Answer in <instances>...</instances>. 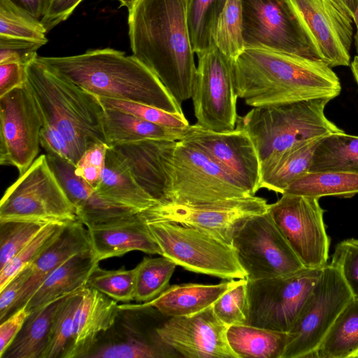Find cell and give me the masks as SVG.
<instances>
[{
  "instance_id": "6da1fadb",
  "label": "cell",
  "mask_w": 358,
  "mask_h": 358,
  "mask_svg": "<svg viewBox=\"0 0 358 358\" xmlns=\"http://www.w3.org/2000/svg\"><path fill=\"white\" fill-rule=\"evenodd\" d=\"M187 0H139L129 11L133 55L181 105L191 99L197 72L186 20Z\"/></svg>"
},
{
  "instance_id": "7a4b0ae2",
  "label": "cell",
  "mask_w": 358,
  "mask_h": 358,
  "mask_svg": "<svg viewBox=\"0 0 358 358\" xmlns=\"http://www.w3.org/2000/svg\"><path fill=\"white\" fill-rule=\"evenodd\" d=\"M231 65L238 97L253 108L317 98L333 99L341 91L338 77L323 61L245 48Z\"/></svg>"
},
{
  "instance_id": "3957f363",
  "label": "cell",
  "mask_w": 358,
  "mask_h": 358,
  "mask_svg": "<svg viewBox=\"0 0 358 358\" xmlns=\"http://www.w3.org/2000/svg\"><path fill=\"white\" fill-rule=\"evenodd\" d=\"M36 59L57 76L98 97L143 103L183 114L159 78L134 55L112 48L87 50L67 57Z\"/></svg>"
},
{
  "instance_id": "277c9868",
  "label": "cell",
  "mask_w": 358,
  "mask_h": 358,
  "mask_svg": "<svg viewBox=\"0 0 358 358\" xmlns=\"http://www.w3.org/2000/svg\"><path fill=\"white\" fill-rule=\"evenodd\" d=\"M26 84L43 124L60 131L69 143L76 164L98 143L108 144L105 108L99 98L48 70L36 59L26 67Z\"/></svg>"
},
{
  "instance_id": "5b68a950",
  "label": "cell",
  "mask_w": 358,
  "mask_h": 358,
  "mask_svg": "<svg viewBox=\"0 0 358 358\" xmlns=\"http://www.w3.org/2000/svg\"><path fill=\"white\" fill-rule=\"evenodd\" d=\"M331 100L317 98L254 107L245 115L238 116L236 127L251 138L262 168L300 143L345 133L324 114Z\"/></svg>"
},
{
  "instance_id": "8992f818",
  "label": "cell",
  "mask_w": 358,
  "mask_h": 358,
  "mask_svg": "<svg viewBox=\"0 0 358 358\" xmlns=\"http://www.w3.org/2000/svg\"><path fill=\"white\" fill-rule=\"evenodd\" d=\"M78 220L76 208L50 167L46 155H40L20 175L6 190L0 203V222L48 224Z\"/></svg>"
},
{
  "instance_id": "52a82bcc",
  "label": "cell",
  "mask_w": 358,
  "mask_h": 358,
  "mask_svg": "<svg viewBox=\"0 0 358 358\" xmlns=\"http://www.w3.org/2000/svg\"><path fill=\"white\" fill-rule=\"evenodd\" d=\"M147 224L162 256L177 265L226 280L246 278L233 246L192 227L166 221Z\"/></svg>"
},
{
  "instance_id": "ba28073f",
  "label": "cell",
  "mask_w": 358,
  "mask_h": 358,
  "mask_svg": "<svg viewBox=\"0 0 358 358\" xmlns=\"http://www.w3.org/2000/svg\"><path fill=\"white\" fill-rule=\"evenodd\" d=\"M245 48H261L323 61L288 0H241Z\"/></svg>"
},
{
  "instance_id": "9c48e42d",
  "label": "cell",
  "mask_w": 358,
  "mask_h": 358,
  "mask_svg": "<svg viewBox=\"0 0 358 358\" xmlns=\"http://www.w3.org/2000/svg\"><path fill=\"white\" fill-rule=\"evenodd\" d=\"M353 299L338 268L323 266L294 323L287 332L282 358L315 357V352L334 320Z\"/></svg>"
},
{
  "instance_id": "30bf717a",
  "label": "cell",
  "mask_w": 358,
  "mask_h": 358,
  "mask_svg": "<svg viewBox=\"0 0 358 358\" xmlns=\"http://www.w3.org/2000/svg\"><path fill=\"white\" fill-rule=\"evenodd\" d=\"M322 268H303L286 275L247 280L248 310L245 324L287 333Z\"/></svg>"
},
{
  "instance_id": "8fae6325",
  "label": "cell",
  "mask_w": 358,
  "mask_h": 358,
  "mask_svg": "<svg viewBox=\"0 0 358 358\" xmlns=\"http://www.w3.org/2000/svg\"><path fill=\"white\" fill-rule=\"evenodd\" d=\"M248 196L252 195L204 152L188 142L177 141L165 202L194 204Z\"/></svg>"
},
{
  "instance_id": "7c38bea8",
  "label": "cell",
  "mask_w": 358,
  "mask_h": 358,
  "mask_svg": "<svg viewBox=\"0 0 358 358\" xmlns=\"http://www.w3.org/2000/svg\"><path fill=\"white\" fill-rule=\"evenodd\" d=\"M248 280L286 275L305 268L268 211L248 218L232 240Z\"/></svg>"
},
{
  "instance_id": "4fadbf2b",
  "label": "cell",
  "mask_w": 358,
  "mask_h": 358,
  "mask_svg": "<svg viewBox=\"0 0 358 358\" xmlns=\"http://www.w3.org/2000/svg\"><path fill=\"white\" fill-rule=\"evenodd\" d=\"M269 205L255 195L194 204L157 203L140 214L146 222L166 221L192 227L232 246L243 223L268 211Z\"/></svg>"
},
{
  "instance_id": "5bb4252c",
  "label": "cell",
  "mask_w": 358,
  "mask_h": 358,
  "mask_svg": "<svg viewBox=\"0 0 358 358\" xmlns=\"http://www.w3.org/2000/svg\"><path fill=\"white\" fill-rule=\"evenodd\" d=\"M192 100L196 124L227 132L235 129L238 98L234 87L232 61L214 48L200 57Z\"/></svg>"
},
{
  "instance_id": "9a60e30c",
  "label": "cell",
  "mask_w": 358,
  "mask_h": 358,
  "mask_svg": "<svg viewBox=\"0 0 358 358\" xmlns=\"http://www.w3.org/2000/svg\"><path fill=\"white\" fill-rule=\"evenodd\" d=\"M318 199L285 193L268 212L305 268L327 264L330 239Z\"/></svg>"
},
{
  "instance_id": "2e32d148",
  "label": "cell",
  "mask_w": 358,
  "mask_h": 358,
  "mask_svg": "<svg viewBox=\"0 0 358 358\" xmlns=\"http://www.w3.org/2000/svg\"><path fill=\"white\" fill-rule=\"evenodd\" d=\"M0 164L20 175L34 162L43 121L26 83L0 96Z\"/></svg>"
},
{
  "instance_id": "e0dca14e",
  "label": "cell",
  "mask_w": 358,
  "mask_h": 358,
  "mask_svg": "<svg viewBox=\"0 0 358 358\" xmlns=\"http://www.w3.org/2000/svg\"><path fill=\"white\" fill-rule=\"evenodd\" d=\"M180 141L204 152L250 195L261 189V164L248 133L236 127L227 132L206 129L194 124L187 127Z\"/></svg>"
},
{
  "instance_id": "ac0fdd59",
  "label": "cell",
  "mask_w": 358,
  "mask_h": 358,
  "mask_svg": "<svg viewBox=\"0 0 358 358\" xmlns=\"http://www.w3.org/2000/svg\"><path fill=\"white\" fill-rule=\"evenodd\" d=\"M330 67L349 66L352 17L334 0H288Z\"/></svg>"
},
{
  "instance_id": "d6986e66",
  "label": "cell",
  "mask_w": 358,
  "mask_h": 358,
  "mask_svg": "<svg viewBox=\"0 0 358 358\" xmlns=\"http://www.w3.org/2000/svg\"><path fill=\"white\" fill-rule=\"evenodd\" d=\"M228 327L211 306L191 315L169 317L157 327V332L183 357L238 358L228 342Z\"/></svg>"
},
{
  "instance_id": "ffe728a7",
  "label": "cell",
  "mask_w": 358,
  "mask_h": 358,
  "mask_svg": "<svg viewBox=\"0 0 358 358\" xmlns=\"http://www.w3.org/2000/svg\"><path fill=\"white\" fill-rule=\"evenodd\" d=\"M177 141L148 138L111 147L136 182L157 203L166 201Z\"/></svg>"
},
{
  "instance_id": "44dd1931",
  "label": "cell",
  "mask_w": 358,
  "mask_h": 358,
  "mask_svg": "<svg viewBox=\"0 0 358 358\" xmlns=\"http://www.w3.org/2000/svg\"><path fill=\"white\" fill-rule=\"evenodd\" d=\"M50 167L76 208L78 219L86 227L107 223L136 212L111 203L75 173L76 165L55 152H46Z\"/></svg>"
},
{
  "instance_id": "7402d4cb",
  "label": "cell",
  "mask_w": 358,
  "mask_h": 358,
  "mask_svg": "<svg viewBox=\"0 0 358 358\" xmlns=\"http://www.w3.org/2000/svg\"><path fill=\"white\" fill-rule=\"evenodd\" d=\"M87 229L91 250L98 262L134 250L162 255L140 213Z\"/></svg>"
},
{
  "instance_id": "603a6c76",
  "label": "cell",
  "mask_w": 358,
  "mask_h": 358,
  "mask_svg": "<svg viewBox=\"0 0 358 358\" xmlns=\"http://www.w3.org/2000/svg\"><path fill=\"white\" fill-rule=\"evenodd\" d=\"M120 313L117 301L85 287L75 314L72 341L66 358H85L99 337L113 327Z\"/></svg>"
},
{
  "instance_id": "cb8c5ba5",
  "label": "cell",
  "mask_w": 358,
  "mask_h": 358,
  "mask_svg": "<svg viewBox=\"0 0 358 358\" xmlns=\"http://www.w3.org/2000/svg\"><path fill=\"white\" fill-rule=\"evenodd\" d=\"M90 249L87 227L79 220L68 224L59 237L30 265L31 275L10 315L27 304L45 279L59 266L72 256Z\"/></svg>"
},
{
  "instance_id": "d4e9b609",
  "label": "cell",
  "mask_w": 358,
  "mask_h": 358,
  "mask_svg": "<svg viewBox=\"0 0 358 358\" xmlns=\"http://www.w3.org/2000/svg\"><path fill=\"white\" fill-rule=\"evenodd\" d=\"M120 331L103 342L96 341L85 358H173L181 357L157 332L121 324Z\"/></svg>"
},
{
  "instance_id": "484cf974",
  "label": "cell",
  "mask_w": 358,
  "mask_h": 358,
  "mask_svg": "<svg viewBox=\"0 0 358 358\" xmlns=\"http://www.w3.org/2000/svg\"><path fill=\"white\" fill-rule=\"evenodd\" d=\"M238 280H229L216 285H174L155 299L136 305L152 307L166 317L191 315L211 306L225 292L236 285Z\"/></svg>"
},
{
  "instance_id": "4316f807",
  "label": "cell",
  "mask_w": 358,
  "mask_h": 358,
  "mask_svg": "<svg viewBox=\"0 0 358 358\" xmlns=\"http://www.w3.org/2000/svg\"><path fill=\"white\" fill-rule=\"evenodd\" d=\"M99 262L91 249L79 252L55 269L25 304L32 312L87 285L92 271Z\"/></svg>"
},
{
  "instance_id": "83f0119b",
  "label": "cell",
  "mask_w": 358,
  "mask_h": 358,
  "mask_svg": "<svg viewBox=\"0 0 358 358\" xmlns=\"http://www.w3.org/2000/svg\"><path fill=\"white\" fill-rule=\"evenodd\" d=\"M95 190L101 198L136 213L157 203L136 182L111 147L107 150L102 178Z\"/></svg>"
},
{
  "instance_id": "f1b7e54d",
  "label": "cell",
  "mask_w": 358,
  "mask_h": 358,
  "mask_svg": "<svg viewBox=\"0 0 358 358\" xmlns=\"http://www.w3.org/2000/svg\"><path fill=\"white\" fill-rule=\"evenodd\" d=\"M321 138L300 143L263 166L261 189L284 194L292 182L308 172L314 151Z\"/></svg>"
},
{
  "instance_id": "f546056e",
  "label": "cell",
  "mask_w": 358,
  "mask_h": 358,
  "mask_svg": "<svg viewBox=\"0 0 358 358\" xmlns=\"http://www.w3.org/2000/svg\"><path fill=\"white\" fill-rule=\"evenodd\" d=\"M64 296L31 312L2 358H43L55 315Z\"/></svg>"
},
{
  "instance_id": "4dcf8cb0",
  "label": "cell",
  "mask_w": 358,
  "mask_h": 358,
  "mask_svg": "<svg viewBox=\"0 0 358 358\" xmlns=\"http://www.w3.org/2000/svg\"><path fill=\"white\" fill-rule=\"evenodd\" d=\"M105 129L108 146L148 138L180 141L184 129L161 126L131 113L105 108Z\"/></svg>"
},
{
  "instance_id": "1f68e13d",
  "label": "cell",
  "mask_w": 358,
  "mask_h": 358,
  "mask_svg": "<svg viewBox=\"0 0 358 358\" xmlns=\"http://www.w3.org/2000/svg\"><path fill=\"white\" fill-rule=\"evenodd\" d=\"M229 344L238 358H282L287 333L247 324L227 329Z\"/></svg>"
},
{
  "instance_id": "d6a6232c",
  "label": "cell",
  "mask_w": 358,
  "mask_h": 358,
  "mask_svg": "<svg viewBox=\"0 0 358 358\" xmlns=\"http://www.w3.org/2000/svg\"><path fill=\"white\" fill-rule=\"evenodd\" d=\"M323 171L358 174V136L341 133L321 138L308 172Z\"/></svg>"
},
{
  "instance_id": "836d02e7",
  "label": "cell",
  "mask_w": 358,
  "mask_h": 358,
  "mask_svg": "<svg viewBox=\"0 0 358 358\" xmlns=\"http://www.w3.org/2000/svg\"><path fill=\"white\" fill-rule=\"evenodd\" d=\"M358 351V299L341 310L315 352L316 358H352Z\"/></svg>"
},
{
  "instance_id": "e575fe53",
  "label": "cell",
  "mask_w": 358,
  "mask_h": 358,
  "mask_svg": "<svg viewBox=\"0 0 358 358\" xmlns=\"http://www.w3.org/2000/svg\"><path fill=\"white\" fill-rule=\"evenodd\" d=\"M227 1L187 0V24L193 50L198 57L216 48V26Z\"/></svg>"
},
{
  "instance_id": "d590c367",
  "label": "cell",
  "mask_w": 358,
  "mask_h": 358,
  "mask_svg": "<svg viewBox=\"0 0 358 358\" xmlns=\"http://www.w3.org/2000/svg\"><path fill=\"white\" fill-rule=\"evenodd\" d=\"M285 193L318 199L327 196L350 198L358 194V174L334 171L307 172L292 182Z\"/></svg>"
},
{
  "instance_id": "8d00e7d4",
  "label": "cell",
  "mask_w": 358,
  "mask_h": 358,
  "mask_svg": "<svg viewBox=\"0 0 358 358\" xmlns=\"http://www.w3.org/2000/svg\"><path fill=\"white\" fill-rule=\"evenodd\" d=\"M177 264L168 257H144L135 267L134 300L137 302L150 301L170 285V279Z\"/></svg>"
},
{
  "instance_id": "74e56055",
  "label": "cell",
  "mask_w": 358,
  "mask_h": 358,
  "mask_svg": "<svg viewBox=\"0 0 358 358\" xmlns=\"http://www.w3.org/2000/svg\"><path fill=\"white\" fill-rule=\"evenodd\" d=\"M84 288L66 295L62 299L52 321L49 344L43 358L66 357L72 341L75 314Z\"/></svg>"
},
{
  "instance_id": "f35d334b",
  "label": "cell",
  "mask_w": 358,
  "mask_h": 358,
  "mask_svg": "<svg viewBox=\"0 0 358 358\" xmlns=\"http://www.w3.org/2000/svg\"><path fill=\"white\" fill-rule=\"evenodd\" d=\"M241 0H227L215 29V44L233 61L245 49L243 34Z\"/></svg>"
},
{
  "instance_id": "ab89813d",
  "label": "cell",
  "mask_w": 358,
  "mask_h": 358,
  "mask_svg": "<svg viewBox=\"0 0 358 358\" xmlns=\"http://www.w3.org/2000/svg\"><path fill=\"white\" fill-rule=\"evenodd\" d=\"M69 223L46 224L34 238L0 270V290L22 270L30 266L59 237Z\"/></svg>"
},
{
  "instance_id": "60d3db41",
  "label": "cell",
  "mask_w": 358,
  "mask_h": 358,
  "mask_svg": "<svg viewBox=\"0 0 358 358\" xmlns=\"http://www.w3.org/2000/svg\"><path fill=\"white\" fill-rule=\"evenodd\" d=\"M47 30L41 21L20 9L9 0H0V36L45 44Z\"/></svg>"
},
{
  "instance_id": "b9f144b4",
  "label": "cell",
  "mask_w": 358,
  "mask_h": 358,
  "mask_svg": "<svg viewBox=\"0 0 358 358\" xmlns=\"http://www.w3.org/2000/svg\"><path fill=\"white\" fill-rule=\"evenodd\" d=\"M136 268L105 270L99 264L92 271L87 285L122 302L134 300Z\"/></svg>"
},
{
  "instance_id": "7bdbcfd3",
  "label": "cell",
  "mask_w": 358,
  "mask_h": 358,
  "mask_svg": "<svg viewBox=\"0 0 358 358\" xmlns=\"http://www.w3.org/2000/svg\"><path fill=\"white\" fill-rule=\"evenodd\" d=\"M46 224L9 220L0 222V270L18 254Z\"/></svg>"
},
{
  "instance_id": "ee69618b",
  "label": "cell",
  "mask_w": 358,
  "mask_h": 358,
  "mask_svg": "<svg viewBox=\"0 0 358 358\" xmlns=\"http://www.w3.org/2000/svg\"><path fill=\"white\" fill-rule=\"evenodd\" d=\"M104 108L131 113L148 122L173 129H184L190 124L183 114L173 113L136 102L99 97Z\"/></svg>"
},
{
  "instance_id": "f6af8a7d",
  "label": "cell",
  "mask_w": 358,
  "mask_h": 358,
  "mask_svg": "<svg viewBox=\"0 0 358 358\" xmlns=\"http://www.w3.org/2000/svg\"><path fill=\"white\" fill-rule=\"evenodd\" d=\"M248 280L239 279L212 305L215 315L227 326L245 324L248 317Z\"/></svg>"
},
{
  "instance_id": "bcb514c9",
  "label": "cell",
  "mask_w": 358,
  "mask_h": 358,
  "mask_svg": "<svg viewBox=\"0 0 358 358\" xmlns=\"http://www.w3.org/2000/svg\"><path fill=\"white\" fill-rule=\"evenodd\" d=\"M331 262L338 268L353 298L358 299V239L349 238L338 243Z\"/></svg>"
},
{
  "instance_id": "7dc6e473",
  "label": "cell",
  "mask_w": 358,
  "mask_h": 358,
  "mask_svg": "<svg viewBox=\"0 0 358 358\" xmlns=\"http://www.w3.org/2000/svg\"><path fill=\"white\" fill-rule=\"evenodd\" d=\"M108 148L104 143L94 144L85 150L76 165L75 173L94 189L101 180Z\"/></svg>"
},
{
  "instance_id": "c3c4849f",
  "label": "cell",
  "mask_w": 358,
  "mask_h": 358,
  "mask_svg": "<svg viewBox=\"0 0 358 358\" xmlns=\"http://www.w3.org/2000/svg\"><path fill=\"white\" fill-rule=\"evenodd\" d=\"M44 44L27 39L0 36V64L17 63L27 66L38 57Z\"/></svg>"
},
{
  "instance_id": "681fc988",
  "label": "cell",
  "mask_w": 358,
  "mask_h": 358,
  "mask_svg": "<svg viewBox=\"0 0 358 358\" xmlns=\"http://www.w3.org/2000/svg\"><path fill=\"white\" fill-rule=\"evenodd\" d=\"M31 275V267L28 266L17 273L0 290V320L6 319L20 297L27 281Z\"/></svg>"
},
{
  "instance_id": "f907efd6",
  "label": "cell",
  "mask_w": 358,
  "mask_h": 358,
  "mask_svg": "<svg viewBox=\"0 0 358 358\" xmlns=\"http://www.w3.org/2000/svg\"><path fill=\"white\" fill-rule=\"evenodd\" d=\"M41 145L76 165L72 148L64 136L54 127L43 124L40 134Z\"/></svg>"
},
{
  "instance_id": "816d5d0a",
  "label": "cell",
  "mask_w": 358,
  "mask_h": 358,
  "mask_svg": "<svg viewBox=\"0 0 358 358\" xmlns=\"http://www.w3.org/2000/svg\"><path fill=\"white\" fill-rule=\"evenodd\" d=\"M26 305L10 314L0 324V358L11 345L30 314Z\"/></svg>"
},
{
  "instance_id": "f5cc1de1",
  "label": "cell",
  "mask_w": 358,
  "mask_h": 358,
  "mask_svg": "<svg viewBox=\"0 0 358 358\" xmlns=\"http://www.w3.org/2000/svg\"><path fill=\"white\" fill-rule=\"evenodd\" d=\"M83 0H50L48 9L41 20L47 31L66 20Z\"/></svg>"
},
{
  "instance_id": "db71d44e",
  "label": "cell",
  "mask_w": 358,
  "mask_h": 358,
  "mask_svg": "<svg viewBox=\"0 0 358 358\" xmlns=\"http://www.w3.org/2000/svg\"><path fill=\"white\" fill-rule=\"evenodd\" d=\"M26 67L17 63L0 64V96L25 84Z\"/></svg>"
},
{
  "instance_id": "11a10c76",
  "label": "cell",
  "mask_w": 358,
  "mask_h": 358,
  "mask_svg": "<svg viewBox=\"0 0 358 358\" xmlns=\"http://www.w3.org/2000/svg\"><path fill=\"white\" fill-rule=\"evenodd\" d=\"M13 4L41 22L45 15L50 0H9Z\"/></svg>"
},
{
  "instance_id": "9f6ffc18",
  "label": "cell",
  "mask_w": 358,
  "mask_h": 358,
  "mask_svg": "<svg viewBox=\"0 0 358 358\" xmlns=\"http://www.w3.org/2000/svg\"><path fill=\"white\" fill-rule=\"evenodd\" d=\"M352 17L358 6V0H334Z\"/></svg>"
},
{
  "instance_id": "6f0895ef",
  "label": "cell",
  "mask_w": 358,
  "mask_h": 358,
  "mask_svg": "<svg viewBox=\"0 0 358 358\" xmlns=\"http://www.w3.org/2000/svg\"><path fill=\"white\" fill-rule=\"evenodd\" d=\"M352 20L357 27V31L354 36V43L356 48V51L357 52H358V6L352 17Z\"/></svg>"
},
{
  "instance_id": "680465c9",
  "label": "cell",
  "mask_w": 358,
  "mask_h": 358,
  "mask_svg": "<svg viewBox=\"0 0 358 358\" xmlns=\"http://www.w3.org/2000/svg\"><path fill=\"white\" fill-rule=\"evenodd\" d=\"M351 69L354 78L358 85V55L354 57V59L351 63Z\"/></svg>"
},
{
  "instance_id": "91938a15",
  "label": "cell",
  "mask_w": 358,
  "mask_h": 358,
  "mask_svg": "<svg viewBox=\"0 0 358 358\" xmlns=\"http://www.w3.org/2000/svg\"><path fill=\"white\" fill-rule=\"evenodd\" d=\"M120 1L121 6L127 8L130 11L139 0H117Z\"/></svg>"
},
{
  "instance_id": "94428289",
  "label": "cell",
  "mask_w": 358,
  "mask_h": 358,
  "mask_svg": "<svg viewBox=\"0 0 358 358\" xmlns=\"http://www.w3.org/2000/svg\"><path fill=\"white\" fill-rule=\"evenodd\" d=\"M352 358H358V351L353 355Z\"/></svg>"
}]
</instances>
